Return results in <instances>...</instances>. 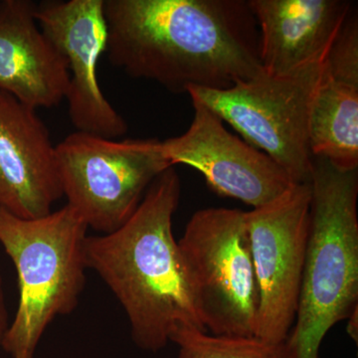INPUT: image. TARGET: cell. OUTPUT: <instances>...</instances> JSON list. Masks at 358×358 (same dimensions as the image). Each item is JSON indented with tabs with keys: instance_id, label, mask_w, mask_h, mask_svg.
I'll return each mask as SVG.
<instances>
[{
	"instance_id": "1",
	"label": "cell",
	"mask_w": 358,
	"mask_h": 358,
	"mask_svg": "<svg viewBox=\"0 0 358 358\" xmlns=\"http://www.w3.org/2000/svg\"><path fill=\"white\" fill-rule=\"evenodd\" d=\"M110 62L171 93L224 90L264 72L247 1L103 0Z\"/></svg>"
},
{
	"instance_id": "2",
	"label": "cell",
	"mask_w": 358,
	"mask_h": 358,
	"mask_svg": "<svg viewBox=\"0 0 358 358\" xmlns=\"http://www.w3.org/2000/svg\"><path fill=\"white\" fill-rule=\"evenodd\" d=\"M180 193V178L169 167L148 187L122 227L87 238L88 268L120 301L134 343L145 352L164 350L176 327L206 331L173 235Z\"/></svg>"
},
{
	"instance_id": "3",
	"label": "cell",
	"mask_w": 358,
	"mask_h": 358,
	"mask_svg": "<svg viewBox=\"0 0 358 358\" xmlns=\"http://www.w3.org/2000/svg\"><path fill=\"white\" fill-rule=\"evenodd\" d=\"M310 226L296 320L287 345L319 358L329 329L358 308L357 171L313 159Z\"/></svg>"
},
{
	"instance_id": "4",
	"label": "cell",
	"mask_w": 358,
	"mask_h": 358,
	"mask_svg": "<svg viewBox=\"0 0 358 358\" xmlns=\"http://www.w3.org/2000/svg\"><path fill=\"white\" fill-rule=\"evenodd\" d=\"M89 228L72 207L34 219L0 209V244L15 266L20 301L1 348L13 358H35L53 320L77 308L86 285Z\"/></svg>"
},
{
	"instance_id": "5",
	"label": "cell",
	"mask_w": 358,
	"mask_h": 358,
	"mask_svg": "<svg viewBox=\"0 0 358 358\" xmlns=\"http://www.w3.org/2000/svg\"><path fill=\"white\" fill-rule=\"evenodd\" d=\"M178 245L205 331L255 336L259 294L245 212H195Z\"/></svg>"
},
{
	"instance_id": "6",
	"label": "cell",
	"mask_w": 358,
	"mask_h": 358,
	"mask_svg": "<svg viewBox=\"0 0 358 358\" xmlns=\"http://www.w3.org/2000/svg\"><path fill=\"white\" fill-rule=\"evenodd\" d=\"M326 58L288 74L263 72L231 88L190 87L186 93L274 160L294 185L310 183L315 157L308 143V117Z\"/></svg>"
},
{
	"instance_id": "7",
	"label": "cell",
	"mask_w": 358,
	"mask_h": 358,
	"mask_svg": "<svg viewBox=\"0 0 358 358\" xmlns=\"http://www.w3.org/2000/svg\"><path fill=\"white\" fill-rule=\"evenodd\" d=\"M56 155L67 205L101 234L122 227L173 166L157 138L117 141L75 131L56 145Z\"/></svg>"
},
{
	"instance_id": "8",
	"label": "cell",
	"mask_w": 358,
	"mask_h": 358,
	"mask_svg": "<svg viewBox=\"0 0 358 358\" xmlns=\"http://www.w3.org/2000/svg\"><path fill=\"white\" fill-rule=\"evenodd\" d=\"M312 186L293 185L245 212L259 301L255 338L287 341L296 320L310 226Z\"/></svg>"
},
{
	"instance_id": "9",
	"label": "cell",
	"mask_w": 358,
	"mask_h": 358,
	"mask_svg": "<svg viewBox=\"0 0 358 358\" xmlns=\"http://www.w3.org/2000/svg\"><path fill=\"white\" fill-rule=\"evenodd\" d=\"M40 27L67 62L69 115L77 131L117 138L128 124L103 95L99 62L107 52L103 0H45L36 6Z\"/></svg>"
},
{
	"instance_id": "10",
	"label": "cell",
	"mask_w": 358,
	"mask_h": 358,
	"mask_svg": "<svg viewBox=\"0 0 358 358\" xmlns=\"http://www.w3.org/2000/svg\"><path fill=\"white\" fill-rule=\"evenodd\" d=\"M190 98L194 113L189 128L181 136L162 141L171 166L193 167L214 192L253 208L274 201L294 185L274 160L231 134L213 110Z\"/></svg>"
},
{
	"instance_id": "11",
	"label": "cell",
	"mask_w": 358,
	"mask_h": 358,
	"mask_svg": "<svg viewBox=\"0 0 358 358\" xmlns=\"http://www.w3.org/2000/svg\"><path fill=\"white\" fill-rule=\"evenodd\" d=\"M63 196L56 145L43 121L0 91V209L34 219Z\"/></svg>"
},
{
	"instance_id": "12",
	"label": "cell",
	"mask_w": 358,
	"mask_h": 358,
	"mask_svg": "<svg viewBox=\"0 0 358 358\" xmlns=\"http://www.w3.org/2000/svg\"><path fill=\"white\" fill-rule=\"evenodd\" d=\"M35 2L0 1V91L23 105L50 109L65 100L67 62L40 27Z\"/></svg>"
},
{
	"instance_id": "13",
	"label": "cell",
	"mask_w": 358,
	"mask_h": 358,
	"mask_svg": "<svg viewBox=\"0 0 358 358\" xmlns=\"http://www.w3.org/2000/svg\"><path fill=\"white\" fill-rule=\"evenodd\" d=\"M260 26V62L271 76L322 60L350 16L345 0H250Z\"/></svg>"
},
{
	"instance_id": "14",
	"label": "cell",
	"mask_w": 358,
	"mask_h": 358,
	"mask_svg": "<svg viewBox=\"0 0 358 358\" xmlns=\"http://www.w3.org/2000/svg\"><path fill=\"white\" fill-rule=\"evenodd\" d=\"M308 143L313 157L338 171H357L358 79L324 68L310 106Z\"/></svg>"
},
{
	"instance_id": "15",
	"label": "cell",
	"mask_w": 358,
	"mask_h": 358,
	"mask_svg": "<svg viewBox=\"0 0 358 358\" xmlns=\"http://www.w3.org/2000/svg\"><path fill=\"white\" fill-rule=\"evenodd\" d=\"M169 341L178 346V358H296L286 341L215 336L187 326L176 327Z\"/></svg>"
},
{
	"instance_id": "16",
	"label": "cell",
	"mask_w": 358,
	"mask_h": 358,
	"mask_svg": "<svg viewBox=\"0 0 358 358\" xmlns=\"http://www.w3.org/2000/svg\"><path fill=\"white\" fill-rule=\"evenodd\" d=\"M8 313H7L6 296H4L3 281H2L1 272H0V348L7 329H8Z\"/></svg>"
},
{
	"instance_id": "17",
	"label": "cell",
	"mask_w": 358,
	"mask_h": 358,
	"mask_svg": "<svg viewBox=\"0 0 358 358\" xmlns=\"http://www.w3.org/2000/svg\"><path fill=\"white\" fill-rule=\"evenodd\" d=\"M358 308H355L350 317H348V327H346V331L350 334V338L357 343L358 338Z\"/></svg>"
}]
</instances>
